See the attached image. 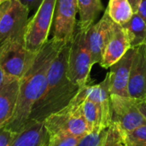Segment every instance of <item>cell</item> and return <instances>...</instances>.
Masks as SVG:
<instances>
[{"instance_id":"obj_1","label":"cell","mask_w":146,"mask_h":146,"mask_svg":"<svg viewBox=\"0 0 146 146\" xmlns=\"http://www.w3.org/2000/svg\"><path fill=\"white\" fill-rule=\"evenodd\" d=\"M65 44L54 38L48 39L38 51L29 69L20 80L15 110L10 121L5 125L13 133H18L27 123L34 104L45 90L50 67Z\"/></svg>"},{"instance_id":"obj_2","label":"cell","mask_w":146,"mask_h":146,"mask_svg":"<svg viewBox=\"0 0 146 146\" xmlns=\"http://www.w3.org/2000/svg\"><path fill=\"white\" fill-rule=\"evenodd\" d=\"M70 42L66 43L53 60L48 73L45 90L34 104L29 120L44 121L50 115L66 108L80 87L68 76V60Z\"/></svg>"},{"instance_id":"obj_3","label":"cell","mask_w":146,"mask_h":146,"mask_svg":"<svg viewBox=\"0 0 146 146\" xmlns=\"http://www.w3.org/2000/svg\"><path fill=\"white\" fill-rule=\"evenodd\" d=\"M37 53L27 49L24 34L0 43V67L4 77L21 80L33 64Z\"/></svg>"},{"instance_id":"obj_4","label":"cell","mask_w":146,"mask_h":146,"mask_svg":"<svg viewBox=\"0 0 146 146\" xmlns=\"http://www.w3.org/2000/svg\"><path fill=\"white\" fill-rule=\"evenodd\" d=\"M86 32L76 26L73 38L70 41L68 60V76L74 84L80 88L87 85L93 66L86 41Z\"/></svg>"},{"instance_id":"obj_5","label":"cell","mask_w":146,"mask_h":146,"mask_svg":"<svg viewBox=\"0 0 146 146\" xmlns=\"http://www.w3.org/2000/svg\"><path fill=\"white\" fill-rule=\"evenodd\" d=\"M56 0H44L35 14L28 20L24 32L27 49L37 53L48 41L51 31Z\"/></svg>"},{"instance_id":"obj_6","label":"cell","mask_w":146,"mask_h":146,"mask_svg":"<svg viewBox=\"0 0 146 146\" xmlns=\"http://www.w3.org/2000/svg\"><path fill=\"white\" fill-rule=\"evenodd\" d=\"M44 124L49 135L68 133L82 139L91 133L79 104L72 101L66 108L48 116Z\"/></svg>"},{"instance_id":"obj_7","label":"cell","mask_w":146,"mask_h":146,"mask_svg":"<svg viewBox=\"0 0 146 146\" xmlns=\"http://www.w3.org/2000/svg\"><path fill=\"white\" fill-rule=\"evenodd\" d=\"M138 103V100L130 97L110 95L112 122L118 125L124 133L133 131L146 124Z\"/></svg>"},{"instance_id":"obj_8","label":"cell","mask_w":146,"mask_h":146,"mask_svg":"<svg viewBox=\"0 0 146 146\" xmlns=\"http://www.w3.org/2000/svg\"><path fill=\"white\" fill-rule=\"evenodd\" d=\"M77 0H56L51 27L52 38L65 43L70 42L76 28Z\"/></svg>"},{"instance_id":"obj_9","label":"cell","mask_w":146,"mask_h":146,"mask_svg":"<svg viewBox=\"0 0 146 146\" xmlns=\"http://www.w3.org/2000/svg\"><path fill=\"white\" fill-rule=\"evenodd\" d=\"M119 24L115 23L105 9L102 18L86 32V41L92 56L93 65L100 63L104 52Z\"/></svg>"},{"instance_id":"obj_10","label":"cell","mask_w":146,"mask_h":146,"mask_svg":"<svg viewBox=\"0 0 146 146\" xmlns=\"http://www.w3.org/2000/svg\"><path fill=\"white\" fill-rule=\"evenodd\" d=\"M29 12L20 0H10L9 5L0 18V43L9 38L24 34Z\"/></svg>"},{"instance_id":"obj_11","label":"cell","mask_w":146,"mask_h":146,"mask_svg":"<svg viewBox=\"0 0 146 146\" xmlns=\"http://www.w3.org/2000/svg\"><path fill=\"white\" fill-rule=\"evenodd\" d=\"M127 94L138 101L146 100V43L135 47Z\"/></svg>"},{"instance_id":"obj_12","label":"cell","mask_w":146,"mask_h":146,"mask_svg":"<svg viewBox=\"0 0 146 146\" xmlns=\"http://www.w3.org/2000/svg\"><path fill=\"white\" fill-rule=\"evenodd\" d=\"M134 52L135 48L129 49L118 62L110 68V72L107 74L110 79V95L128 97L127 86Z\"/></svg>"},{"instance_id":"obj_13","label":"cell","mask_w":146,"mask_h":146,"mask_svg":"<svg viewBox=\"0 0 146 146\" xmlns=\"http://www.w3.org/2000/svg\"><path fill=\"white\" fill-rule=\"evenodd\" d=\"M72 102L79 104L91 133H102L112 124L110 108L89 100H83L80 103L72 100Z\"/></svg>"},{"instance_id":"obj_14","label":"cell","mask_w":146,"mask_h":146,"mask_svg":"<svg viewBox=\"0 0 146 146\" xmlns=\"http://www.w3.org/2000/svg\"><path fill=\"white\" fill-rule=\"evenodd\" d=\"M131 48V43L127 31L121 25H118L113 37L105 48L99 63L100 66L105 69L110 68Z\"/></svg>"},{"instance_id":"obj_15","label":"cell","mask_w":146,"mask_h":146,"mask_svg":"<svg viewBox=\"0 0 146 146\" xmlns=\"http://www.w3.org/2000/svg\"><path fill=\"white\" fill-rule=\"evenodd\" d=\"M20 80L4 77L0 87V128L7 125L13 116L15 110Z\"/></svg>"},{"instance_id":"obj_16","label":"cell","mask_w":146,"mask_h":146,"mask_svg":"<svg viewBox=\"0 0 146 146\" xmlns=\"http://www.w3.org/2000/svg\"><path fill=\"white\" fill-rule=\"evenodd\" d=\"M48 140L49 134L44 121L28 120L9 146H45L48 145Z\"/></svg>"},{"instance_id":"obj_17","label":"cell","mask_w":146,"mask_h":146,"mask_svg":"<svg viewBox=\"0 0 146 146\" xmlns=\"http://www.w3.org/2000/svg\"><path fill=\"white\" fill-rule=\"evenodd\" d=\"M77 3L80 19L76 26L80 29L88 31L99 14L104 10V7L101 0H77Z\"/></svg>"},{"instance_id":"obj_18","label":"cell","mask_w":146,"mask_h":146,"mask_svg":"<svg viewBox=\"0 0 146 146\" xmlns=\"http://www.w3.org/2000/svg\"><path fill=\"white\" fill-rule=\"evenodd\" d=\"M121 27L127 33L132 48L145 44L146 22L137 13H134L129 21Z\"/></svg>"},{"instance_id":"obj_19","label":"cell","mask_w":146,"mask_h":146,"mask_svg":"<svg viewBox=\"0 0 146 146\" xmlns=\"http://www.w3.org/2000/svg\"><path fill=\"white\" fill-rule=\"evenodd\" d=\"M105 9L110 18L121 26L128 22L134 14L128 0H110Z\"/></svg>"},{"instance_id":"obj_20","label":"cell","mask_w":146,"mask_h":146,"mask_svg":"<svg viewBox=\"0 0 146 146\" xmlns=\"http://www.w3.org/2000/svg\"><path fill=\"white\" fill-rule=\"evenodd\" d=\"M99 146H127L124 132L118 125L112 122L104 131Z\"/></svg>"},{"instance_id":"obj_21","label":"cell","mask_w":146,"mask_h":146,"mask_svg":"<svg viewBox=\"0 0 146 146\" xmlns=\"http://www.w3.org/2000/svg\"><path fill=\"white\" fill-rule=\"evenodd\" d=\"M124 135L127 146H146V124Z\"/></svg>"},{"instance_id":"obj_22","label":"cell","mask_w":146,"mask_h":146,"mask_svg":"<svg viewBox=\"0 0 146 146\" xmlns=\"http://www.w3.org/2000/svg\"><path fill=\"white\" fill-rule=\"evenodd\" d=\"M80 139L68 133H55L49 135L47 146H77Z\"/></svg>"},{"instance_id":"obj_23","label":"cell","mask_w":146,"mask_h":146,"mask_svg":"<svg viewBox=\"0 0 146 146\" xmlns=\"http://www.w3.org/2000/svg\"><path fill=\"white\" fill-rule=\"evenodd\" d=\"M104 131L102 133H90L80 139L77 146H99Z\"/></svg>"},{"instance_id":"obj_24","label":"cell","mask_w":146,"mask_h":146,"mask_svg":"<svg viewBox=\"0 0 146 146\" xmlns=\"http://www.w3.org/2000/svg\"><path fill=\"white\" fill-rule=\"evenodd\" d=\"M17 133H13L6 126L0 128V146H9Z\"/></svg>"},{"instance_id":"obj_25","label":"cell","mask_w":146,"mask_h":146,"mask_svg":"<svg viewBox=\"0 0 146 146\" xmlns=\"http://www.w3.org/2000/svg\"><path fill=\"white\" fill-rule=\"evenodd\" d=\"M44 0H20V2L28 9L29 11L37 10Z\"/></svg>"},{"instance_id":"obj_26","label":"cell","mask_w":146,"mask_h":146,"mask_svg":"<svg viewBox=\"0 0 146 146\" xmlns=\"http://www.w3.org/2000/svg\"><path fill=\"white\" fill-rule=\"evenodd\" d=\"M137 14L141 16V18L146 22V0H141Z\"/></svg>"},{"instance_id":"obj_27","label":"cell","mask_w":146,"mask_h":146,"mask_svg":"<svg viewBox=\"0 0 146 146\" xmlns=\"http://www.w3.org/2000/svg\"><path fill=\"white\" fill-rule=\"evenodd\" d=\"M138 105H139V108L141 114L143 115V116L145 118L146 120V100L145 101H139Z\"/></svg>"},{"instance_id":"obj_28","label":"cell","mask_w":146,"mask_h":146,"mask_svg":"<svg viewBox=\"0 0 146 146\" xmlns=\"http://www.w3.org/2000/svg\"><path fill=\"white\" fill-rule=\"evenodd\" d=\"M128 1H129L130 4H131V6H132V9H133V12H134V13H137L141 0H128Z\"/></svg>"},{"instance_id":"obj_29","label":"cell","mask_w":146,"mask_h":146,"mask_svg":"<svg viewBox=\"0 0 146 146\" xmlns=\"http://www.w3.org/2000/svg\"><path fill=\"white\" fill-rule=\"evenodd\" d=\"M9 3H10V1H7L0 5V18H1L2 15L3 14V12L6 10V9L8 8V6L9 5Z\"/></svg>"},{"instance_id":"obj_30","label":"cell","mask_w":146,"mask_h":146,"mask_svg":"<svg viewBox=\"0 0 146 146\" xmlns=\"http://www.w3.org/2000/svg\"><path fill=\"white\" fill-rule=\"evenodd\" d=\"M3 80H4V74H3L1 67H0V87L2 86V84L3 83Z\"/></svg>"},{"instance_id":"obj_31","label":"cell","mask_w":146,"mask_h":146,"mask_svg":"<svg viewBox=\"0 0 146 146\" xmlns=\"http://www.w3.org/2000/svg\"><path fill=\"white\" fill-rule=\"evenodd\" d=\"M45 146H47V145H45Z\"/></svg>"}]
</instances>
